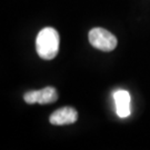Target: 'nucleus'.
Instances as JSON below:
<instances>
[{
    "mask_svg": "<svg viewBox=\"0 0 150 150\" xmlns=\"http://www.w3.org/2000/svg\"><path fill=\"white\" fill-rule=\"evenodd\" d=\"M60 38L58 31L51 27L40 30L36 40V50L38 56L45 60H51L59 52Z\"/></svg>",
    "mask_w": 150,
    "mask_h": 150,
    "instance_id": "obj_1",
    "label": "nucleus"
},
{
    "mask_svg": "<svg viewBox=\"0 0 150 150\" xmlns=\"http://www.w3.org/2000/svg\"><path fill=\"white\" fill-rule=\"evenodd\" d=\"M113 99L116 103L117 115L120 118H127L130 116V93L126 90H117L113 93Z\"/></svg>",
    "mask_w": 150,
    "mask_h": 150,
    "instance_id": "obj_5",
    "label": "nucleus"
},
{
    "mask_svg": "<svg viewBox=\"0 0 150 150\" xmlns=\"http://www.w3.org/2000/svg\"><path fill=\"white\" fill-rule=\"evenodd\" d=\"M23 99L28 105H33V103L48 105V103L57 101L58 91L54 87H46L41 90L28 91L23 96Z\"/></svg>",
    "mask_w": 150,
    "mask_h": 150,
    "instance_id": "obj_3",
    "label": "nucleus"
},
{
    "mask_svg": "<svg viewBox=\"0 0 150 150\" xmlns=\"http://www.w3.org/2000/svg\"><path fill=\"white\" fill-rule=\"evenodd\" d=\"M89 42L93 48L101 51H112L117 47V38L116 36L103 28H93L88 35Z\"/></svg>",
    "mask_w": 150,
    "mask_h": 150,
    "instance_id": "obj_2",
    "label": "nucleus"
},
{
    "mask_svg": "<svg viewBox=\"0 0 150 150\" xmlns=\"http://www.w3.org/2000/svg\"><path fill=\"white\" fill-rule=\"evenodd\" d=\"M77 119H78V112L75 108L64 107L51 113V116L49 117V121L54 126H64V125L75 123Z\"/></svg>",
    "mask_w": 150,
    "mask_h": 150,
    "instance_id": "obj_4",
    "label": "nucleus"
}]
</instances>
